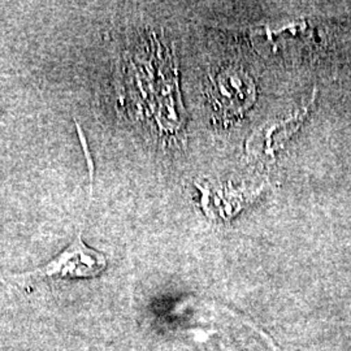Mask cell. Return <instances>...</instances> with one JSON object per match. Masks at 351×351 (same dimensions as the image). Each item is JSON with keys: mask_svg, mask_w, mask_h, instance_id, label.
Wrapping results in <instances>:
<instances>
[{"mask_svg": "<svg viewBox=\"0 0 351 351\" xmlns=\"http://www.w3.org/2000/svg\"><path fill=\"white\" fill-rule=\"evenodd\" d=\"M106 268V255L88 247L82 239V232H80L75 241L49 263L21 275H11V280L20 282L34 280L91 278L101 275Z\"/></svg>", "mask_w": 351, "mask_h": 351, "instance_id": "6da1fadb", "label": "cell"}, {"mask_svg": "<svg viewBox=\"0 0 351 351\" xmlns=\"http://www.w3.org/2000/svg\"><path fill=\"white\" fill-rule=\"evenodd\" d=\"M213 97L224 117L239 116L255 101V85L247 73L230 68L213 78Z\"/></svg>", "mask_w": 351, "mask_h": 351, "instance_id": "7a4b0ae2", "label": "cell"}]
</instances>
